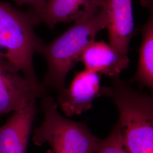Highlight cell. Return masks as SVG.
Here are the masks:
<instances>
[{"label":"cell","mask_w":153,"mask_h":153,"mask_svg":"<svg viewBox=\"0 0 153 153\" xmlns=\"http://www.w3.org/2000/svg\"><path fill=\"white\" fill-rule=\"evenodd\" d=\"M104 0H47L42 10L35 14L36 22L49 27L61 22H76L103 5Z\"/></svg>","instance_id":"obj_10"},{"label":"cell","mask_w":153,"mask_h":153,"mask_svg":"<svg viewBox=\"0 0 153 153\" xmlns=\"http://www.w3.org/2000/svg\"><path fill=\"white\" fill-rule=\"evenodd\" d=\"M36 112V105L33 102L13 112L0 126V153H26Z\"/></svg>","instance_id":"obj_8"},{"label":"cell","mask_w":153,"mask_h":153,"mask_svg":"<svg viewBox=\"0 0 153 153\" xmlns=\"http://www.w3.org/2000/svg\"><path fill=\"white\" fill-rule=\"evenodd\" d=\"M80 60L86 70L115 78L119 76L129 63L128 56L118 54L109 44L94 41L83 51Z\"/></svg>","instance_id":"obj_9"},{"label":"cell","mask_w":153,"mask_h":153,"mask_svg":"<svg viewBox=\"0 0 153 153\" xmlns=\"http://www.w3.org/2000/svg\"><path fill=\"white\" fill-rule=\"evenodd\" d=\"M105 28L106 18L103 5L74 22L52 42L41 44L36 52L47 63L44 86L53 88L58 93L65 88L68 73L80 60L83 51L95 41L98 33Z\"/></svg>","instance_id":"obj_1"},{"label":"cell","mask_w":153,"mask_h":153,"mask_svg":"<svg viewBox=\"0 0 153 153\" xmlns=\"http://www.w3.org/2000/svg\"><path fill=\"white\" fill-rule=\"evenodd\" d=\"M36 23L33 12L23 13L0 2V57L16 66L35 86L46 88L33 65L34 53L43 44L33 30Z\"/></svg>","instance_id":"obj_3"},{"label":"cell","mask_w":153,"mask_h":153,"mask_svg":"<svg viewBox=\"0 0 153 153\" xmlns=\"http://www.w3.org/2000/svg\"><path fill=\"white\" fill-rule=\"evenodd\" d=\"M109 45L121 56H128L133 30L131 0H104Z\"/></svg>","instance_id":"obj_7"},{"label":"cell","mask_w":153,"mask_h":153,"mask_svg":"<svg viewBox=\"0 0 153 153\" xmlns=\"http://www.w3.org/2000/svg\"><path fill=\"white\" fill-rule=\"evenodd\" d=\"M9 61L0 57V116L22 109L47 96L46 88L35 86Z\"/></svg>","instance_id":"obj_5"},{"label":"cell","mask_w":153,"mask_h":153,"mask_svg":"<svg viewBox=\"0 0 153 153\" xmlns=\"http://www.w3.org/2000/svg\"><path fill=\"white\" fill-rule=\"evenodd\" d=\"M101 95L112 99L117 107L119 123L129 153H153V99L133 88L119 76L101 88Z\"/></svg>","instance_id":"obj_2"},{"label":"cell","mask_w":153,"mask_h":153,"mask_svg":"<svg viewBox=\"0 0 153 153\" xmlns=\"http://www.w3.org/2000/svg\"><path fill=\"white\" fill-rule=\"evenodd\" d=\"M47 153H53L52 152V150H49L48 152H47Z\"/></svg>","instance_id":"obj_14"},{"label":"cell","mask_w":153,"mask_h":153,"mask_svg":"<svg viewBox=\"0 0 153 153\" xmlns=\"http://www.w3.org/2000/svg\"><path fill=\"white\" fill-rule=\"evenodd\" d=\"M96 153H129L126 147L119 121L109 136L104 140H100Z\"/></svg>","instance_id":"obj_12"},{"label":"cell","mask_w":153,"mask_h":153,"mask_svg":"<svg viewBox=\"0 0 153 153\" xmlns=\"http://www.w3.org/2000/svg\"><path fill=\"white\" fill-rule=\"evenodd\" d=\"M100 74L85 70L77 73L69 88L59 92L58 103L68 117L80 115L92 107L93 101L101 95Z\"/></svg>","instance_id":"obj_6"},{"label":"cell","mask_w":153,"mask_h":153,"mask_svg":"<svg viewBox=\"0 0 153 153\" xmlns=\"http://www.w3.org/2000/svg\"><path fill=\"white\" fill-rule=\"evenodd\" d=\"M19 6L29 5L33 7V11L35 14H38L42 10L47 0H13Z\"/></svg>","instance_id":"obj_13"},{"label":"cell","mask_w":153,"mask_h":153,"mask_svg":"<svg viewBox=\"0 0 153 153\" xmlns=\"http://www.w3.org/2000/svg\"><path fill=\"white\" fill-rule=\"evenodd\" d=\"M137 70L131 79L143 86L153 88V21L150 17L142 28V43L139 50Z\"/></svg>","instance_id":"obj_11"},{"label":"cell","mask_w":153,"mask_h":153,"mask_svg":"<svg viewBox=\"0 0 153 153\" xmlns=\"http://www.w3.org/2000/svg\"><path fill=\"white\" fill-rule=\"evenodd\" d=\"M42 107L44 121L33 133L36 145L47 143L53 153H96L100 140L93 135L86 123L60 115L53 97H44Z\"/></svg>","instance_id":"obj_4"}]
</instances>
